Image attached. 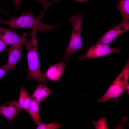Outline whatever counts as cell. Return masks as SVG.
Returning <instances> with one entry per match:
<instances>
[{"label": "cell", "instance_id": "obj_3", "mask_svg": "<svg viewBox=\"0 0 129 129\" xmlns=\"http://www.w3.org/2000/svg\"><path fill=\"white\" fill-rule=\"evenodd\" d=\"M82 20L80 13L71 17L67 20V22L71 23L72 30L68 46L63 55L64 60L68 61H70L71 54L81 49L82 43L81 29Z\"/></svg>", "mask_w": 129, "mask_h": 129}, {"label": "cell", "instance_id": "obj_22", "mask_svg": "<svg viewBox=\"0 0 129 129\" xmlns=\"http://www.w3.org/2000/svg\"><path fill=\"white\" fill-rule=\"evenodd\" d=\"M76 1L81 2H88V0H74Z\"/></svg>", "mask_w": 129, "mask_h": 129}, {"label": "cell", "instance_id": "obj_19", "mask_svg": "<svg viewBox=\"0 0 129 129\" xmlns=\"http://www.w3.org/2000/svg\"><path fill=\"white\" fill-rule=\"evenodd\" d=\"M6 71L3 66L0 68V79L3 76Z\"/></svg>", "mask_w": 129, "mask_h": 129}, {"label": "cell", "instance_id": "obj_20", "mask_svg": "<svg viewBox=\"0 0 129 129\" xmlns=\"http://www.w3.org/2000/svg\"><path fill=\"white\" fill-rule=\"evenodd\" d=\"M129 83L128 82L125 86L124 89V91H125L126 93L128 95L129 94Z\"/></svg>", "mask_w": 129, "mask_h": 129}, {"label": "cell", "instance_id": "obj_13", "mask_svg": "<svg viewBox=\"0 0 129 129\" xmlns=\"http://www.w3.org/2000/svg\"><path fill=\"white\" fill-rule=\"evenodd\" d=\"M39 104L32 99L29 105L27 111L37 125L42 123L39 115Z\"/></svg>", "mask_w": 129, "mask_h": 129}, {"label": "cell", "instance_id": "obj_21", "mask_svg": "<svg viewBox=\"0 0 129 129\" xmlns=\"http://www.w3.org/2000/svg\"><path fill=\"white\" fill-rule=\"evenodd\" d=\"M14 3L15 6L18 8L20 5V0H14Z\"/></svg>", "mask_w": 129, "mask_h": 129}, {"label": "cell", "instance_id": "obj_18", "mask_svg": "<svg viewBox=\"0 0 129 129\" xmlns=\"http://www.w3.org/2000/svg\"><path fill=\"white\" fill-rule=\"evenodd\" d=\"M7 45L3 41L0 39V52L5 49Z\"/></svg>", "mask_w": 129, "mask_h": 129}, {"label": "cell", "instance_id": "obj_24", "mask_svg": "<svg viewBox=\"0 0 129 129\" xmlns=\"http://www.w3.org/2000/svg\"><path fill=\"white\" fill-rule=\"evenodd\" d=\"M62 0H54L53 2L51 3L52 5L56 2L60 1H61Z\"/></svg>", "mask_w": 129, "mask_h": 129}, {"label": "cell", "instance_id": "obj_23", "mask_svg": "<svg viewBox=\"0 0 129 129\" xmlns=\"http://www.w3.org/2000/svg\"><path fill=\"white\" fill-rule=\"evenodd\" d=\"M0 13H2L3 14L5 15H6L7 16H9V15L7 13H6V12H4L3 11H2V10H1L0 9Z\"/></svg>", "mask_w": 129, "mask_h": 129}, {"label": "cell", "instance_id": "obj_15", "mask_svg": "<svg viewBox=\"0 0 129 129\" xmlns=\"http://www.w3.org/2000/svg\"><path fill=\"white\" fill-rule=\"evenodd\" d=\"M63 125L58 122H52L51 123H44L40 124L38 125L37 129H56L63 126Z\"/></svg>", "mask_w": 129, "mask_h": 129}, {"label": "cell", "instance_id": "obj_5", "mask_svg": "<svg viewBox=\"0 0 129 129\" xmlns=\"http://www.w3.org/2000/svg\"><path fill=\"white\" fill-rule=\"evenodd\" d=\"M121 51L110 47L109 45L97 42L89 47L86 53L80 55L78 58L81 61L86 59L100 57L113 53H119Z\"/></svg>", "mask_w": 129, "mask_h": 129}, {"label": "cell", "instance_id": "obj_4", "mask_svg": "<svg viewBox=\"0 0 129 129\" xmlns=\"http://www.w3.org/2000/svg\"><path fill=\"white\" fill-rule=\"evenodd\" d=\"M129 77V61L126 63L120 74L113 81L107 91L103 96L98 99L97 102L104 104L108 100L113 99L116 103L119 97L124 91Z\"/></svg>", "mask_w": 129, "mask_h": 129}, {"label": "cell", "instance_id": "obj_12", "mask_svg": "<svg viewBox=\"0 0 129 129\" xmlns=\"http://www.w3.org/2000/svg\"><path fill=\"white\" fill-rule=\"evenodd\" d=\"M116 6L122 17L121 23L129 24V0H118Z\"/></svg>", "mask_w": 129, "mask_h": 129}, {"label": "cell", "instance_id": "obj_9", "mask_svg": "<svg viewBox=\"0 0 129 129\" xmlns=\"http://www.w3.org/2000/svg\"><path fill=\"white\" fill-rule=\"evenodd\" d=\"M21 109L18 100H15L0 106V114L11 123L15 116L21 112Z\"/></svg>", "mask_w": 129, "mask_h": 129}, {"label": "cell", "instance_id": "obj_7", "mask_svg": "<svg viewBox=\"0 0 129 129\" xmlns=\"http://www.w3.org/2000/svg\"><path fill=\"white\" fill-rule=\"evenodd\" d=\"M27 34L24 33L20 36L12 30L0 26V39L7 45L22 44L24 45L28 39L26 38Z\"/></svg>", "mask_w": 129, "mask_h": 129}, {"label": "cell", "instance_id": "obj_1", "mask_svg": "<svg viewBox=\"0 0 129 129\" xmlns=\"http://www.w3.org/2000/svg\"><path fill=\"white\" fill-rule=\"evenodd\" d=\"M37 31L33 29L30 34L31 38L28 39L25 45L27 51V59L28 66V74L27 79H34L39 83L45 85L47 79L41 73L37 50L36 39Z\"/></svg>", "mask_w": 129, "mask_h": 129}, {"label": "cell", "instance_id": "obj_11", "mask_svg": "<svg viewBox=\"0 0 129 129\" xmlns=\"http://www.w3.org/2000/svg\"><path fill=\"white\" fill-rule=\"evenodd\" d=\"M44 85L39 83L32 95V99L39 104L45 99L51 93V91Z\"/></svg>", "mask_w": 129, "mask_h": 129}, {"label": "cell", "instance_id": "obj_2", "mask_svg": "<svg viewBox=\"0 0 129 129\" xmlns=\"http://www.w3.org/2000/svg\"><path fill=\"white\" fill-rule=\"evenodd\" d=\"M42 13L36 18L31 10L22 12L18 17H10V19L6 21L0 19V23L6 24L11 28L14 29L22 28H29L37 31L43 32L51 31L59 24L54 25H48L40 22Z\"/></svg>", "mask_w": 129, "mask_h": 129}, {"label": "cell", "instance_id": "obj_8", "mask_svg": "<svg viewBox=\"0 0 129 129\" xmlns=\"http://www.w3.org/2000/svg\"><path fill=\"white\" fill-rule=\"evenodd\" d=\"M129 30V24L121 23L111 27L98 41L97 42L109 45L118 36Z\"/></svg>", "mask_w": 129, "mask_h": 129}, {"label": "cell", "instance_id": "obj_16", "mask_svg": "<svg viewBox=\"0 0 129 129\" xmlns=\"http://www.w3.org/2000/svg\"><path fill=\"white\" fill-rule=\"evenodd\" d=\"M93 124L96 129H108L107 122L104 117L101 118L97 121H94Z\"/></svg>", "mask_w": 129, "mask_h": 129}, {"label": "cell", "instance_id": "obj_6", "mask_svg": "<svg viewBox=\"0 0 129 129\" xmlns=\"http://www.w3.org/2000/svg\"><path fill=\"white\" fill-rule=\"evenodd\" d=\"M23 45L17 44L5 48L8 54V59L6 64L3 67L9 72L16 68L17 63L22 57V47Z\"/></svg>", "mask_w": 129, "mask_h": 129}, {"label": "cell", "instance_id": "obj_14", "mask_svg": "<svg viewBox=\"0 0 129 129\" xmlns=\"http://www.w3.org/2000/svg\"><path fill=\"white\" fill-rule=\"evenodd\" d=\"M32 99L31 96L22 86L18 100L21 108L27 111L29 105Z\"/></svg>", "mask_w": 129, "mask_h": 129}, {"label": "cell", "instance_id": "obj_10", "mask_svg": "<svg viewBox=\"0 0 129 129\" xmlns=\"http://www.w3.org/2000/svg\"><path fill=\"white\" fill-rule=\"evenodd\" d=\"M66 66L64 62H61L50 67L44 74L47 79L53 81H58L62 75Z\"/></svg>", "mask_w": 129, "mask_h": 129}, {"label": "cell", "instance_id": "obj_17", "mask_svg": "<svg viewBox=\"0 0 129 129\" xmlns=\"http://www.w3.org/2000/svg\"><path fill=\"white\" fill-rule=\"evenodd\" d=\"M36 1H38L42 3L44 8V11L43 12L44 13L47 9L51 5V3H49L46 0H34Z\"/></svg>", "mask_w": 129, "mask_h": 129}]
</instances>
